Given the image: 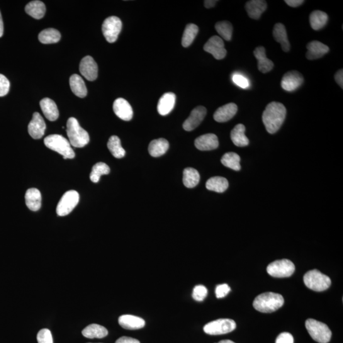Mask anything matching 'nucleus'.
I'll return each mask as SVG.
<instances>
[{
    "label": "nucleus",
    "mask_w": 343,
    "mask_h": 343,
    "mask_svg": "<svg viewBox=\"0 0 343 343\" xmlns=\"http://www.w3.org/2000/svg\"><path fill=\"white\" fill-rule=\"evenodd\" d=\"M287 110L283 104L272 102L262 113V121L267 132L273 134L281 128L286 119Z\"/></svg>",
    "instance_id": "1"
},
{
    "label": "nucleus",
    "mask_w": 343,
    "mask_h": 343,
    "mask_svg": "<svg viewBox=\"0 0 343 343\" xmlns=\"http://www.w3.org/2000/svg\"><path fill=\"white\" fill-rule=\"evenodd\" d=\"M284 304V299L281 294L265 293L260 294L254 299L253 306L261 313H272L281 308Z\"/></svg>",
    "instance_id": "2"
},
{
    "label": "nucleus",
    "mask_w": 343,
    "mask_h": 343,
    "mask_svg": "<svg viewBox=\"0 0 343 343\" xmlns=\"http://www.w3.org/2000/svg\"><path fill=\"white\" fill-rule=\"evenodd\" d=\"M66 132L69 142L73 147L83 148L89 143L88 132L80 126L79 121L75 118L68 119Z\"/></svg>",
    "instance_id": "3"
},
{
    "label": "nucleus",
    "mask_w": 343,
    "mask_h": 343,
    "mask_svg": "<svg viewBox=\"0 0 343 343\" xmlns=\"http://www.w3.org/2000/svg\"><path fill=\"white\" fill-rule=\"evenodd\" d=\"M44 143L49 149L61 155L64 159H72L75 157L69 141L58 134L50 135L45 138Z\"/></svg>",
    "instance_id": "4"
},
{
    "label": "nucleus",
    "mask_w": 343,
    "mask_h": 343,
    "mask_svg": "<svg viewBox=\"0 0 343 343\" xmlns=\"http://www.w3.org/2000/svg\"><path fill=\"white\" fill-rule=\"evenodd\" d=\"M303 280L305 286L314 291H324L331 285L329 277L316 269L308 271L304 276Z\"/></svg>",
    "instance_id": "5"
},
{
    "label": "nucleus",
    "mask_w": 343,
    "mask_h": 343,
    "mask_svg": "<svg viewBox=\"0 0 343 343\" xmlns=\"http://www.w3.org/2000/svg\"><path fill=\"white\" fill-rule=\"evenodd\" d=\"M305 326L310 336L315 341L328 343L331 339V330L325 323L309 318L306 321Z\"/></svg>",
    "instance_id": "6"
},
{
    "label": "nucleus",
    "mask_w": 343,
    "mask_h": 343,
    "mask_svg": "<svg viewBox=\"0 0 343 343\" xmlns=\"http://www.w3.org/2000/svg\"><path fill=\"white\" fill-rule=\"evenodd\" d=\"M295 271V266L290 260H277L270 263L267 267V273L276 278H288L293 276Z\"/></svg>",
    "instance_id": "7"
},
{
    "label": "nucleus",
    "mask_w": 343,
    "mask_h": 343,
    "mask_svg": "<svg viewBox=\"0 0 343 343\" xmlns=\"http://www.w3.org/2000/svg\"><path fill=\"white\" fill-rule=\"evenodd\" d=\"M237 327L234 320L222 318L209 322L204 326L203 330L209 335H222L233 331Z\"/></svg>",
    "instance_id": "8"
},
{
    "label": "nucleus",
    "mask_w": 343,
    "mask_h": 343,
    "mask_svg": "<svg viewBox=\"0 0 343 343\" xmlns=\"http://www.w3.org/2000/svg\"><path fill=\"white\" fill-rule=\"evenodd\" d=\"M79 193L75 190L66 192L62 196L58 203L56 212L58 216H65L72 213L79 202Z\"/></svg>",
    "instance_id": "9"
},
{
    "label": "nucleus",
    "mask_w": 343,
    "mask_h": 343,
    "mask_svg": "<svg viewBox=\"0 0 343 343\" xmlns=\"http://www.w3.org/2000/svg\"><path fill=\"white\" fill-rule=\"evenodd\" d=\"M122 28V23L120 18L116 16L109 17L105 19L102 26L104 37L109 43H114L117 40L119 34Z\"/></svg>",
    "instance_id": "10"
},
{
    "label": "nucleus",
    "mask_w": 343,
    "mask_h": 343,
    "mask_svg": "<svg viewBox=\"0 0 343 343\" xmlns=\"http://www.w3.org/2000/svg\"><path fill=\"white\" fill-rule=\"evenodd\" d=\"M203 49L205 52L213 55L217 60L224 59L227 53L223 39L218 36H214L209 39L204 45Z\"/></svg>",
    "instance_id": "11"
},
{
    "label": "nucleus",
    "mask_w": 343,
    "mask_h": 343,
    "mask_svg": "<svg viewBox=\"0 0 343 343\" xmlns=\"http://www.w3.org/2000/svg\"><path fill=\"white\" fill-rule=\"evenodd\" d=\"M303 82L304 78L300 73L297 71H291L284 75L281 81V86L285 91L293 92L299 88Z\"/></svg>",
    "instance_id": "12"
},
{
    "label": "nucleus",
    "mask_w": 343,
    "mask_h": 343,
    "mask_svg": "<svg viewBox=\"0 0 343 343\" xmlns=\"http://www.w3.org/2000/svg\"><path fill=\"white\" fill-rule=\"evenodd\" d=\"M80 72L85 79L94 81L98 76V66L91 56L83 58L80 64Z\"/></svg>",
    "instance_id": "13"
},
{
    "label": "nucleus",
    "mask_w": 343,
    "mask_h": 343,
    "mask_svg": "<svg viewBox=\"0 0 343 343\" xmlns=\"http://www.w3.org/2000/svg\"><path fill=\"white\" fill-rule=\"evenodd\" d=\"M207 114V109L205 107L199 106L194 108L191 111L190 115L185 120L183 123V128L186 131H192L198 126L202 122Z\"/></svg>",
    "instance_id": "14"
},
{
    "label": "nucleus",
    "mask_w": 343,
    "mask_h": 343,
    "mask_svg": "<svg viewBox=\"0 0 343 343\" xmlns=\"http://www.w3.org/2000/svg\"><path fill=\"white\" fill-rule=\"evenodd\" d=\"M46 124L40 113L33 114L32 120L28 125V132L31 137L35 140H39L44 135Z\"/></svg>",
    "instance_id": "15"
},
{
    "label": "nucleus",
    "mask_w": 343,
    "mask_h": 343,
    "mask_svg": "<svg viewBox=\"0 0 343 343\" xmlns=\"http://www.w3.org/2000/svg\"><path fill=\"white\" fill-rule=\"evenodd\" d=\"M113 111L118 118L124 121H130L133 117L132 106L127 101L118 98L113 103Z\"/></svg>",
    "instance_id": "16"
},
{
    "label": "nucleus",
    "mask_w": 343,
    "mask_h": 343,
    "mask_svg": "<svg viewBox=\"0 0 343 343\" xmlns=\"http://www.w3.org/2000/svg\"><path fill=\"white\" fill-rule=\"evenodd\" d=\"M194 145L197 149L200 151L216 150L219 147L218 138L214 133H207L196 138Z\"/></svg>",
    "instance_id": "17"
},
{
    "label": "nucleus",
    "mask_w": 343,
    "mask_h": 343,
    "mask_svg": "<svg viewBox=\"0 0 343 343\" xmlns=\"http://www.w3.org/2000/svg\"><path fill=\"white\" fill-rule=\"evenodd\" d=\"M238 107L235 103H229L219 108L214 114V119L218 122H226L234 117Z\"/></svg>",
    "instance_id": "18"
},
{
    "label": "nucleus",
    "mask_w": 343,
    "mask_h": 343,
    "mask_svg": "<svg viewBox=\"0 0 343 343\" xmlns=\"http://www.w3.org/2000/svg\"><path fill=\"white\" fill-rule=\"evenodd\" d=\"M307 52L306 57L308 60L320 59L329 51L328 46L318 41H312L307 45Z\"/></svg>",
    "instance_id": "19"
},
{
    "label": "nucleus",
    "mask_w": 343,
    "mask_h": 343,
    "mask_svg": "<svg viewBox=\"0 0 343 343\" xmlns=\"http://www.w3.org/2000/svg\"><path fill=\"white\" fill-rule=\"evenodd\" d=\"M266 9V2L263 0H251V1L247 2L245 4V10H246L248 16L255 20L261 18L262 13H264Z\"/></svg>",
    "instance_id": "20"
},
{
    "label": "nucleus",
    "mask_w": 343,
    "mask_h": 343,
    "mask_svg": "<svg viewBox=\"0 0 343 343\" xmlns=\"http://www.w3.org/2000/svg\"><path fill=\"white\" fill-rule=\"evenodd\" d=\"M176 96L172 92L163 95L158 103L157 110L162 116L167 115L174 109L176 104Z\"/></svg>",
    "instance_id": "21"
},
{
    "label": "nucleus",
    "mask_w": 343,
    "mask_h": 343,
    "mask_svg": "<svg viewBox=\"0 0 343 343\" xmlns=\"http://www.w3.org/2000/svg\"><path fill=\"white\" fill-rule=\"evenodd\" d=\"M254 55L257 60V67L262 74H266L271 71L274 67L273 62L267 59L266 50L263 47H258L254 51Z\"/></svg>",
    "instance_id": "22"
},
{
    "label": "nucleus",
    "mask_w": 343,
    "mask_h": 343,
    "mask_svg": "<svg viewBox=\"0 0 343 343\" xmlns=\"http://www.w3.org/2000/svg\"><path fill=\"white\" fill-rule=\"evenodd\" d=\"M119 324L125 329L137 330L145 327V321L143 318L131 315H123L119 317Z\"/></svg>",
    "instance_id": "23"
},
{
    "label": "nucleus",
    "mask_w": 343,
    "mask_h": 343,
    "mask_svg": "<svg viewBox=\"0 0 343 343\" xmlns=\"http://www.w3.org/2000/svg\"><path fill=\"white\" fill-rule=\"evenodd\" d=\"M41 110L48 120L53 121L57 120L59 116V109L53 100L44 98L40 103Z\"/></svg>",
    "instance_id": "24"
},
{
    "label": "nucleus",
    "mask_w": 343,
    "mask_h": 343,
    "mask_svg": "<svg viewBox=\"0 0 343 343\" xmlns=\"http://www.w3.org/2000/svg\"><path fill=\"white\" fill-rule=\"evenodd\" d=\"M273 35L277 42L281 43L282 50L288 52L290 50L291 45L289 43L286 27L282 23H277L275 25Z\"/></svg>",
    "instance_id": "25"
},
{
    "label": "nucleus",
    "mask_w": 343,
    "mask_h": 343,
    "mask_svg": "<svg viewBox=\"0 0 343 343\" xmlns=\"http://www.w3.org/2000/svg\"><path fill=\"white\" fill-rule=\"evenodd\" d=\"M245 132V126L243 124L236 125L231 132V139L233 144L238 147H247L249 144V140Z\"/></svg>",
    "instance_id": "26"
},
{
    "label": "nucleus",
    "mask_w": 343,
    "mask_h": 343,
    "mask_svg": "<svg viewBox=\"0 0 343 343\" xmlns=\"http://www.w3.org/2000/svg\"><path fill=\"white\" fill-rule=\"evenodd\" d=\"M25 201L27 207L31 211L35 212L40 210L41 206V195L40 191L36 188L28 189L25 194Z\"/></svg>",
    "instance_id": "27"
},
{
    "label": "nucleus",
    "mask_w": 343,
    "mask_h": 343,
    "mask_svg": "<svg viewBox=\"0 0 343 343\" xmlns=\"http://www.w3.org/2000/svg\"><path fill=\"white\" fill-rule=\"evenodd\" d=\"M169 143L165 139H158L150 143L148 151L153 157H159L166 153L169 150Z\"/></svg>",
    "instance_id": "28"
},
{
    "label": "nucleus",
    "mask_w": 343,
    "mask_h": 343,
    "mask_svg": "<svg viewBox=\"0 0 343 343\" xmlns=\"http://www.w3.org/2000/svg\"><path fill=\"white\" fill-rule=\"evenodd\" d=\"M70 85L74 94L80 98H84L87 95V89L84 80L79 75L74 74L70 77Z\"/></svg>",
    "instance_id": "29"
},
{
    "label": "nucleus",
    "mask_w": 343,
    "mask_h": 343,
    "mask_svg": "<svg viewBox=\"0 0 343 343\" xmlns=\"http://www.w3.org/2000/svg\"><path fill=\"white\" fill-rule=\"evenodd\" d=\"M228 180L220 176L211 177L206 182L207 189L217 193H223L228 189Z\"/></svg>",
    "instance_id": "30"
},
{
    "label": "nucleus",
    "mask_w": 343,
    "mask_h": 343,
    "mask_svg": "<svg viewBox=\"0 0 343 343\" xmlns=\"http://www.w3.org/2000/svg\"><path fill=\"white\" fill-rule=\"evenodd\" d=\"M82 334L84 337L94 339V338H103L108 334V330L103 326L98 324H91L87 326L82 330Z\"/></svg>",
    "instance_id": "31"
},
{
    "label": "nucleus",
    "mask_w": 343,
    "mask_h": 343,
    "mask_svg": "<svg viewBox=\"0 0 343 343\" xmlns=\"http://www.w3.org/2000/svg\"><path fill=\"white\" fill-rule=\"evenodd\" d=\"M25 11L26 13L32 18L40 19L45 16L46 7L42 2L33 1L27 5Z\"/></svg>",
    "instance_id": "32"
},
{
    "label": "nucleus",
    "mask_w": 343,
    "mask_h": 343,
    "mask_svg": "<svg viewBox=\"0 0 343 343\" xmlns=\"http://www.w3.org/2000/svg\"><path fill=\"white\" fill-rule=\"evenodd\" d=\"M327 14L324 12L315 11L310 16V23L313 30L318 31L322 29L328 21Z\"/></svg>",
    "instance_id": "33"
},
{
    "label": "nucleus",
    "mask_w": 343,
    "mask_h": 343,
    "mask_svg": "<svg viewBox=\"0 0 343 343\" xmlns=\"http://www.w3.org/2000/svg\"><path fill=\"white\" fill-rule=\"evenodd\" d=\"M60 33L59 31L53 28L46 29L38 35V39L43 44H52L59 42L60 40Z\"/></svg>",
    "instance_id": "34"
},
{
    "label": "nucleus",
    "mask_w": 343,
    "mask_h": 343,
    "mask_svg": "<svg viewBox=\"0 0 343 343\" xmlns=\"http://www.w3.org/2000/svg\"><path fill=\"white\" fill-rule=\"evenodd\" d=\"M199 174L193 168H186L183 172V183L188 188H193L199 183Z\"/></svg>",
    "instance_id": "35"
},
{
    "label": "nucleus",
    "mask_w": 343,
    "mask_h": 343,
    "mask_svg": "<svg viewBox=\"0 0 343 343\" xmlns=\"http://www.w3.org/2000/svg\"><path fill=\"white\" fill-rule=\"evenodd\" d=\"M108 148L111 154L116 159H121L125 157V151L121 147V141L118 136L113 135L109 138Z\"/></svg>",
    "instance_id": "36"
},
{
    "label": "nucleus",
    "mask_w": 343,
    "mask_h": 343,
    "mask_svg": "<svg viewBox=\"0 0 343 343\" xmlns=\"http://www.w3.org/2000/svg\"><path fill=\"white\" fill-rule=\"evenodd\" d=\"M221 163L224 166L230 168L235 171H239L241 169L240 157L237 153L233 152L226 153L221 159Z\"/></svg>",
    "instance_id": "37"
},
{
    "label": "nucleus",
    "mask_w": 343,
    "mask_h": 343,
    "mask_svg": "<svg viewBox=\"0 0 343 343\" xmlns=\"http://www.w3.org/2000/svg\"><path fill=\"white\" fill-rule=\"evenodd\" d=\"M198 33V27L194 24H189L186 26L182 38V45L188 47L191 45L194 38Z\"/></svg>",
    "instance_id": "38"
},
{
    "label": "nucleus",
    "mask_w": 343,
    "mask_h": 343,
    "mask_svg": "<svg viewBox=\"0 0 343 343\" xmlns=\"http://www.w3.org/2000/svg\"><path fill=\"white\" fill-rule=\"evenodd\" d=\"M109 172H110V169H109L108 165L103 162L97 163L92 168L90 178H91L92 182L97 183L99 181L101 176L108 174Z\"/></svg>",
    "instance_id": "39"
},
{
    "label": "nucleus",
    "mask_w": 343,
    "mask_h": 343,
    "mask_svg": "<svg viewBox=\"0 0 343 343\" xmlns=\"http://www.w3.org/2000/svg\"><path fill=\"white\" fill-rule=\"evenodd\" d=\"M215 28L224 40L230 41L232 38L233 26L228 21H221L216 23Z\"/></svg>",
    "instance_id": "40"
},
{
    "label": "nucleus",
    "mask_w": 343,
    "mask_h": 343,
    "mask_svg": "<svg viewBox=\"0 0 343 343\" xmlns=\"http://www.w3.org/2000/svg\"><path fill=\"white\" fill-rule=\"evenodd\" d=\"M208 289L205 286L199 285L196 286L193 289V298L197 301H202L208 296Z\"/></svg>",
    "instance_id": "41"
},
{
    "label": "nucleus",
    "mask_w": 343,
    "mask_h": 343,
    "mask_svg": "<svg viewBox=\"0 0 343 343\" xmlns=\"http://www.w3.org/2000/svg\"><path fill=\"white\" fill-rule=\"evenodd\" d=\"M38 343H53L52 333L47 328H43L37 334Z\"/></svg>",
    "instance_id": "42"
},
{
    "label": "nucleus",
    "mask_w": 343,
    "mask_h": 343,
    "mask_svg": "<svg viewBox=\"0 0 343 343\" xmlns=\"http://www.w3.org/2000/svg\"><path fill=\"white\" fill-rule=\"evenodd\" d=\"M10 82L4 75L0 74V97L6 96L10 90Z\"/></svg>",
    "instance_id": "43"
},
{
    "label": "nucleus",
    "mask_w": 343,
    "mask_h": 343,
    "mask_svg": "<svg viewBox=\"0 0 343 343\" xmlns=\"http://www.w3.org/2000/svg\"><path fill=\"white\" fill-rule=\"evenodd\" d=\"M233 81L238 86L242 89H247L249 87V82L246 78L239 74H236L233 76Z\"/></svg>",
    "instance_id": "44"
},
{
    "label": "nucleus",
    "mask_w": 343,
    "mask_h": 343,
    "mask_svg": "<svg viewBox=\"0 0 343 343\" xmlns=\"http://www.w3.org/2000/svg\"><path fill=\"white\" fill-rule=\"evenodd\" d=\"M231 289L227 284H221L217 286L216 289V295L217 298H225L230 293Z\"/></svg>",
    "instance_id": "45"
},
{
    "label": "nucleus",
    "mask_w": 343,
    "mask_h": 343,
    "mask_svg": "<svg viewBox=\"0 0 343 343\" xmlns=\"http://www.w3.org/2000/svg\"><path fill=\"white\" fill-rule=\"evenodd\" d=\"M276 343H294V337L290 333H281L277 337Z\"/></svg>",
    "instance_id": "46"
},
{
    "label": "nucleus",
    "mask_w": 343,
    "mask_h": 343,
    "mask_svg": "<svg viewBox=\"0 0 343 343\" xmlns=\"http://www.w3.org/2000/svg\"><path fill=\"white\" fill-rule=\"evenodd\" d=\"M335 81L337 83L341 89L343 88V70H339L334 75Z\"/></svg>",
    "instance_id": "47"
},
{
    "label": "nucleus",
    "mask_w": 343,
    "mask_h": 343,
    "mask_svg": "<svg viewBox=\"0 0 343 343\" xmlns=\"http://www.w3.org/2000/svg\"><path fill=\"white\" fill-rule=\"evenodd\" d=\"M115 343H140V340L132 337L123 336L116 340Z\"/></svg>",
    "instance_id": "48"
},
{
    "label": "nucleus",
    "mask_w": 343,
    "mask_h": 343,
    "mask_svg": "<svg viewBox=\"0 0 343 343\" xmlns=\"http://www.w3.org/2000/svg\"><path fill=\"white\" fill-rule=\"evenodd\" d=\"M285 2H286L289 6L296 8V7L301 6L305 1H303V0H286Z\"/></svg>",
    "instance_id": "49"
},
{
    "label": "nucleus",
    "mask_w": 343,
    "mask_h": 343,
    "mask_svg": "<svg viewBox=\"0 0 343 343\" xmlns=\"http://www.w3.org/2000/svg\"><path fill=\"white\" fill-rule=\"evenodd\" d=\"M217 2L218 1H216V0H206L204 2V4H205L207 9H211L215 6Z\"/></svg>",
    "instance_id": "50"
},
{
    "label": "nucleus",
    "mask_w": 343,
    "mask_h": 343,
    "mask_svg": "<svg viewBox=\"0 0 343 343\" xmlns=\"http://www.w3.org/2000/svg\"><path fill=\"white\" fill-rule=\"evenodd\" d=\"M4 35V23L2 19L1 12H0V38Z\"/></svg>",
    "instance_id": "51"
},
{
    "label": "nucleus",
    "mask_w": 343,
    "mask_h": 343,
    "mask_svg": "<svg viewBox=\"0 0 343 343\" xmlns=\"http://www.w3.org/2000/svg\"><path fill=\"white\" fill-rule=\"evenodd\" d=\"M218 343H235L231 340H222Z\"/></svg>",
    "instance_id": "52"
}]
</instances>
